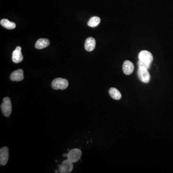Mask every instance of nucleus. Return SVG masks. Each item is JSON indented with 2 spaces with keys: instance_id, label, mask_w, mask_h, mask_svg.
I'll return each mask as SVG.
<instances>
[{
  "instance_id": "4468645a",
  "label": "nucleus",
  "mask_w": 173,
  "mask_h": 173,
  "mask_svg": "<svg viewBox=\"0 0 173 173\" xmlns=\"http://www.w3.org/2000/svg\"><path fill=\"white\" fill-rule=\"evenodd\" d=\"M1 25L2 27L8 29H13L15 28L16 25L14 22H10L6 19H3L1 21Z\"/></svg>"
},
{
  "instance_id": "ddd939ff",
  "label": "nucleus",
  "mask_w": 173,
  "mask_h": 173,
  "mask_svg": "<svg viewBox=\"0 0 173 173\" xmlns=\"http://www.w3.org/2000/svg\"><path fill=\"white\" fill-rule=\"evenodd\" d=\"M109 93L111 97L115 100H119L121 99L122 97L121 92L115 88H110Z\"/></svg>"
},
{
  "instance_id": "20e7f679",
  "label": "nucleus",
  "mask_w": 173,
  "mask_h": 173,
  "mask_svg": "<svg viewBox=\"0 0 173 173\" xmlns=\"http://www.w3.org/2000/svg\"><path fill=\"white\" fill-rule=\"evenodd\" d=\"M137 74L138 78L141 82L145 83L149 82L151 76L147 69L139 68L138 70Z\"/></svg>"
},
{
  "instance_id": "9b49d317",
  "label": "nucleus",
  "mask_w": 173,
  "mask_h": 173,
  "mask_svg": "<svg viewBox=\"0 0 173 173\" xmlns=\"http://www.w3.org/2000/svg\"><path fill=\"white\" fill-rule=\"evenodd\" d=\"M95 40L93 38L89 37L86 39L85 43V48L87 51H92L95 48Z\"/></svg>"
},
{
  "instance_id": "f3484780",
  "label": "nucleus",
  "mask_w": 173,
  "mask_h": 173,
  "mask_svg": "<svg viewBox=\"0 0 173 173\" xmlns=\"http://www.w3.org/2000/svg\"><path fill=\"white\" fill-rule=\"evenodd\" d=\"M63 156H64V157H66V156H68V154L67 153H65L63 155Z\"/></svg>"
},
{
  "instance_id": "9d476101",
  "label": "nucleus",
  "mask_w": 173,
  "mask_h": 173,
  "mask_svg": "<svg viewBox=\"0 0 173 173\" xmlns=\"http://www.w3.org/2000/svg\"><path fill=\"white\" fill-rule=\"evenodd\" d=\"M134 70V64L129 61L126 60L123 65V70L125 74L129 75L131 74Z\"/></svg>"
},
{
  "instance_id": "7ed1b4c3",
  "label": "nucleus",
  "mask_w": 173,
  "mask_h": 173,
  "mask_svg": "<svg viewBox=\"0 0 173 173\" xmlns=\"http://www.w3.org/2000/svg\"><path fill=\"white\" fill-rule=\"evenodd\" d=\"M82 155V151L79 149H73L70 150L68 153V159L72 163H76L80 159Z\"/></svg>"
},
{
  "instance_id": "1a4fd4ad",
  "label": "nucleus",
  "mask_w": 173,
  "mask_h": 173,
  "mask_svg": "<svg viewBox=\"0 0 173 173\" xmlns=\"http://www.w3.org/2000/svg\"><path fill=\"white\" fill-rule=\"evenodd\" d=\"M24 78V71L22 69L16 70L10 75L11 80L13 82H21Z\"/></svg>"
},
{
  "instance_id": "f03ea898",
  "label": "nucleus",
  "mask_w": 173,
  "mask_h": 173,
  "mask_svg": "<svg viewBox=\"0 0 173 173\" xmlns=\"http://www.w3.org/2000/svg\"><path fill=\"white\" fill-rule=\"evenodd\" d=\"M2 114L6 117H9L11 115L12 111V102L9 97H5L2 104Z\"/></svg>"
},
{
  "instance_id": "423d86ee",
  "label": "nucleus",
  "mask_w": 173,
  "mask_h": 173,
  "mask_svg": "<svg viewBox=\"0 0 173 173\" xmlns=\"http://www.w3.org/2000/svg\"><path fill=\"white\" fill-rule=\"evenodd\" d=\"M139 60L148 64H151L153 61V57L152 54L148 51L143 50L139 52L138 55Z\"/></svg>"
},
{
  "instance_id": "dca6fc26",
  "label": "nucleus",
  "mask_w": 173,
  "mask_h": 173,
  "mask_svg": "<svg viewBox=\"0 0 173 173\" xmlns=\"http://www.w3.org/2000/svg\"><path fill=\"white\" fill-rule=\"evenodd\" d=\"M138 68H144L148 69L150 68L151 65V64H148V63H145V62H142L141 61L139 60L138 61Z\"/></svg>"
},
{
  "instance_id": "2eb2a0df",
  "label": "nucleus",
  "mask_w": 173,
  "mask_h": 173,
  "mask_svg": "<svg viewBox=\"0 0 173 173\" xmlns=\"http://www.w3.org/2000/svg\"><path fill=\"white\" fill-rule=\"evenodd\" d=\"M101 19L97 16H93L91 18L88 22V26L91 27H96L100 24Z\"/></svg>"
},
{
  "instance_id": "f257e3e1",
  "label": "nucleus",
  "mask_w": 173,
  "mask_h": 173,
  "mask_svg": "<svg viewBox=\"0 0 173 173\" xmlns=\"http://www.w3.org/2000/svg\"><path fill=\"white\" fill-rule=\"evenodd\" d=\"M68 85V80L63 78H56L52 81V88L55 90H65Z\"/></svg>"
},
{
  "instance_id": "6e6552de",
  "label": "nucleus",
  "mask_w": 173,
  "mask_h": 173,
  "mask_svg": "<svg viewBox=\"0 0 173 173\" xmlns=\"http://www.w3.org/2000/svg\"><path fill=\"white\" fill-rule=\"evenodd\" d=\"M21 50L22 48L21 47L18 46L16 47L15 50L13 52L12 60L14 63L18 64L22 62L23 60V56L22 55Z\"/></svg>"
},
{
  "instance_id": "0eeeda50",
  "label": "nucleus",
  "mask_w": 173,
  "mask_h": 173,
  "mask_svg": "<svg viewBox=\"0 0 173 173\" xmlns=\"http://www.w3.org/2000/svg\"><path fill=\"white\" fill-rule=\"evenodd\" d=\"M9 159V149L7 147H4L0 149V164L5 165Z\"/></svg>"
},
{
  "instance_id": "39448f33",
  "label": "nucleus",
  "mask_w": 173,
  "mask_h": 173,
  "mask_svg": "<svg viewBox=\"0 0 173 173\" xmlns=\"http://www.w3.org/2000/svg\"><path fill=\"white\" fill-rule=\"evenodd\" d=\"M73 169V163L68 159L64 161L61 165H59V169L61 173H70L72 172Z\"/></svg>"
},
{
  "instance_id": "f8f14e48",
  "label": "nucleus",
  "mask_w": 173,
  "mask_h": 173,
  "mask_svg": "<svg viewBox=\"0 0 173 173\" xmlns=\"http://www.w3.org/2000/svg\"><path fill=\"white\" fill-rule=\"evenodd\" d=\"M50 41L46 38H40L36 42L35 47L38 49L46 48L50 45Z\"/></svg>"
}]
</instances>
